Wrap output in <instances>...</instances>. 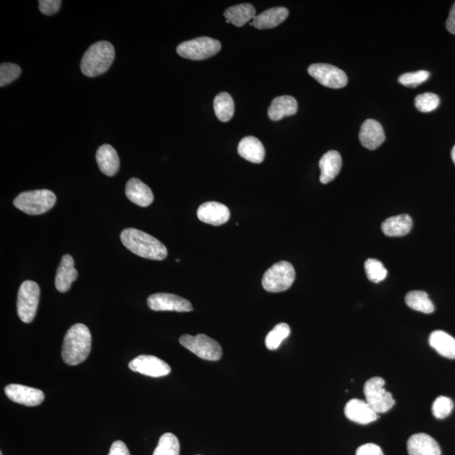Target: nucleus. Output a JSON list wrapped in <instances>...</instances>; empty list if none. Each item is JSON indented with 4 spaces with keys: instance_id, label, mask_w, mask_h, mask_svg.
<instances>
[{
    "instance_id": "nucleus-19",
    "label": "nucleus",
    "mask_w": 455,
    "mask_h": 455,
    "mask_svg": "<svg viewBox=\"0 0 455 455\" xmlns=\"http://www.w3.org/2000/svg\"><path fill=\"white\" fill-rule=\"evenodd\" d=\"M126 196L130 201L140 207H149L154 202L151 189L137 178L129 179L126 185Z\"/></svg>"
},
{
    "instance_id": "nucleus-33",
    "label": "nucleus",
    "mask_w": 455,
    "mask_h": 455,
    "mask_svg": "<svg viewBox=\"0 0 455 455\" xmlns=\"http://www.w3.org/2000/svg\"><path fill=\"white\" fill-rule=\"evenodd\" d=\"M440 102V97L436 94L430 93L417 95L415 99L416 108L421 112H431L436 110Z\"/></svg>"
},
{
    "instance_id": "nucleus-18",
    "label": "nucleus",
    "mask_w": 455,
    "mask_h": 455,
    "mask_svg": "<svg viewBox=\"0 0 455 455\" xmlns=\"http://www.w3.org/2000/svg\"><path fill=\"white\" fill-rule=\"evenodd\" d=\"M409 455H441L437 442L426 433H417L409 438L407 442Z\"/></svg>"
},
{
    "instance_id": "nucleus-11",
    "label": "nucleus",
    "mask_w": 455,
    "mask_h": 455,
    "mask_svg": "<svg viewBox=\"0 0 455 455\" xmlns=\"http://www.w3.org/2000/svg\"><path fill=\"white\" fill-rule=\"evenodd\" d=\"M129 369L133 372L158 378L166 376L171 372L168 363L151 355H140L129 362Z\"/></svg>"
},
{
    "instance_id": "nucleus-6",
    "label": "nucleus",
    "mask_w": 455,
    "mask_h": 455,
    "mask_svg": "<svg viewBox=\"0 0 455 455\" xmlns=\"http://www.w3.org/2000/svg\"><path fill=\"white\" fill-rule=\"evenodd\" d=\"M221 43L211 37H198L179 44L177 52L179 56L191 60H204L216 55L220 51Z\"/></svg>"
},
{
    "instance_id": "nucleus-16",
    "label": "nucleus",
    "mask_w": 455,
    "mask_h": 455,
    "mask_svg": "<svg viewBox=\"0 0 455 455\" xmlns=\"http://www.w3.org/2000/svg\"><path fill=\"white\" fill-rule=\"evenodd\" d=\"M345 415L353 423L365 425L374 423L379 417L378 413L368 403L358 399L351 400L346 403Z\"/></svg>"
},
{
    "instance_id": "nucleus-25",
    "label": "nucleus",
    "mask_w": 455,
    "mask_h": 455,
    "mask_svg": "<svg viewBox=\"0 0 455 455\" xmlns=\"http://www.w3.org/2000/svg\"><path fill=\"white\" fill-rule=\"evenodd\" d=\"M381 228L387 236L402 237L407 236L412 231V219L408 215L391 217L383 221Z\"/></svg>"
},
{
    "instance_id": "nucleus-3",
    "label": "nucleus",
    "mask_w": 455,
    "mask_h": 455,
    "mask_svg": "<svg viewBox=\"0 0 455 455\" xmlns=\"http://www.w3.org/2000/svg\"><path fill=\"white\" fill-rule=\"evenodd\" d=\"M114 58V46L109 41H98L83 54L81 64L82 73L87 77L99 76L110 69Z\"/></svg>"
},
{
    "instance_id": "nucleus-29",
    "label": "nucleus",
    "mask_w": 455,
    "mask_h": 455,
    "mask_svg": "<svg viewBox=\"0 0 455 455\" xmlns=\"http://www.w3.org/2000/svg\"><path fill=\"white\" fill-rule=\"evenodd\" d=\"M406 303L407 306L412 310L424 313V314H431L435 308L428 294L424 291L409 292L406 296Z\"/></svg>"
},
{
    "instance_id": "nucleus-26",
    "label": "nucleus",
    "mask_w": 455,
    "mask_h": 455,
    "mask_svg": "<svg viewBox=\"0 0 455 455\" xmlns=\"http://www.w3.org/2000/svg\"><path fill=\"white\" fill-rule=\"evenodd\" d=\"M429 344L442 357L455 358V339L442 331L433 332L429 337Z\"/></svg>"
},
{
    "instance_id": "nucleus-37",
    "label": "nucleus",
    "mask_w": 455,
    "mask_h": 455,
    "mask_svg": "<svg viewBox=\"0 0 455 455\" xmlns=\"http://www.w3.org/2000/svg\"><path fill=\"white\" fill-rule=\"evenodd\" d=\"M39 9L46 15H52L60 11L62 1L60 0H40Z\"/></svg>"
},
{
    "instance_id": "nucleus-30",
    "label": "nucleus",
    "mask_w": 455,
    "mask_h": 455,
    "mask_svg": "<svg viewBox=\"0 0 455 455\" xmlns=\"http://www.w3.org/2000/svg\"><path fill=\"white\" fill-rule=\"evenodd\" d=\"M153 455H179V442L173 433L163 434Z\"/></svg>"
},
{
    "instance_id": "nucleus-31",
    "label": "nucleus",
    "mask_w": 455,
    "mask_h": 455,
    "mask_svg": "<svg viewBox=\"0 0 455 455\" xmlns=\"http://www.w3.org/2000/svg\"><path fill=\"white\" fill-rule=\"evenodd\" d=\"M291 330L290 325L286 323H280L276 325L267 334L265 344L269 350H276L280 346L282 342L290 337Z\"/></svg>"
},
{
    "instance_id": "nucleus-14",
    "label": "nucleus",
    "mask_w": 455,
    "mask_h": 455,
    "mask_svg": "<svg viewBox=\"0 0 455 455\" xmlns=\"http://www.w3.org/2000/svg\"><path fill=\"white\" fill-rule=\"evenodd\" d=\"M200 221L214 226H220L227 223L231 218V212L224 204L217 202H208L202 204L198 210Z\"/></svg>"
},
{
    "instance_id": "nucleus-8",
    "label": "nucleus",
    "mask_w": 455,
    "mask_h": 455,
    "mask_svg": "<svg viewBox=\"0 0 455 455\" xmlns=\"http://www.w3.org/2000/svg\"><path fill=\"white\" fill-rule=\"evenodd\" d=\"M385 379L381 377H373L365 383L363 388L366 402L378 414L390 411L395 403L393 396L385 389Z\"/></svg>"
},
{
    "instance_id": "nucleus-21",
    "label": "nucleus",
    "mask_w": 455,
    "mask_h": 455,
    "mask_svg": "<svg viewBox=\"0 0 455 455\" xmlns=\"http://www.w3.org/2000/svg\"><path fill=\"white\" fill-rule=\"evenodd\" d=\"M289 14V11L285 7L271 8V9L257 15L250 23V26L260 29V30L274 28L285 22Z\"/></svg>"
},
{
    "instance_id": "nucleus-12",
    "label": "nucleus",
    "mask_w": 455,
    "mask_h": 455,
    "mask_svg": "<svg viewBox=\"0 0 455 455\" xmlns=\"http://www.w3.org/2000/svg\"><path fill=\"white\" fill-rule=\"evenodd\" d=\"M148 306L154 311L191 312L193 306L186 299L172 294L158 293L150 295Z\"/></svg>"
},
{
    "instance_id": "nucleus-23",
    "label": "nucleus",
    "mask_w": 455,
    "mask_h": 455,
    "mask_svg": "<svg viewBox=\"0 0 455 455\" xmlns=\"http://www.w3.org/2000/svg\"><path fill=\"white\" fill-rule=\"evenodd\" d=\"M238 153L245 160L254 164H261L265 158V149L262 142L252 136L245 137L240 142Z\"/></svg>"
},
{
    "instance_id": "nucleus-20",
    "label": "nucleus",
    "mask_w": 455,
    "mask_h": 455,
    "mask_svg": "<svg viewBox=\"0 0 455 455\" xmlns=\"http://www.w3.org/2000/svg\"><path fill=\"white\" fill-rule=\"evenodd\" d=\"M342 165L341 156L336 150H331L321 157L319 162L320 169V181L323 184H327L335 179L340 173Z\"/></svg>"
},
{
    "instance_id": "nucleus-40",
    "label": "nucleus",
    "mask_w": 455,
    "mask_h": 455,
    "mask_svg": "<svg viewBox=\"0 0 455 455\" xmlns=\"http://www.w3.org/2000/svg\"><path fill=\"white\" fill-rule=\"evenodd\" d=\"M446 28L451 34L455 35V3L449 11V18L446 22Z\"/></svg>"
},
{
    "instance_id": "nucleus-15",
    "label": "nucleus",
    "mask_w": 455,
    "mask_h": 455,
    "mask_svg": "<svg viewBox=\"0 0 455 455\" xmlns=\"http://www.w3.org/2000/svg\"><path fill=\"white\" fill-rule=\"evenodd\" d=\"M359 140L363 147L369 150L377 149L386 141L381 124L373 119L366 120L359 132Z\"/></svg>"
},
{
    "instance_id": "nucleus-9",
    "label": "nucleus",
    "mask_w": 455,
    "mask_h": 455,
    "mask_svg": "<svg viewBox=\"0 0 455 455\" xmlns=\"http://www.w3.org/2000/svg\"><path fill=\"white\" fill-rule=\"evenodd\" d=\"M40 298V287L34 281H25L20 287L18 298V313L24 323L34 320Z\"/></svg>"
},
{
    "instance_id": "nucleus-39",
    "label": "nucleus",
    "mask_w": 455,
    "mask_h": 455,
    "mask_svg": "<svg viewBox=\"0 0 455 455\" xmlns=\"http://www.w3.org/2000/svg\"><path fill=\"white\" fill-rule=\"evenodd\" d=\"M108 455H131L126 444L122 441H116L111 444Z\"/></svg>"
},
{
    "instance_id": "nucleus-7",
    "label": "nucleus",
    "mask_w": 455,
    "mask_h": 455,
    "mask_svg": "<svg viewBox=\"0 0 455 455\" xmlns=\"http://www.w3.org/2000/svg\"><path fill=\"white\" fill-rule=\"evenodd\" d=\"M179 344L204 360L219 361L223 355L219 342L204 334L194 337L183 335L179 338Z\"/></svg>"
},
{
    "instance_id": "nucleus-22",
    "label": "nucleus",
    "mask_w": 455,
    "mask_h": 455,
    "mask_svg": "<svg viewBox=\"0 0 455 455\" xmlns=\"http://www.w3.org/2000/svg\"><path fill=\"white\" fill-rule=\"evenodd\" d=\"M97 162L100 170L107 177H114L120 167V160L116 149L109 144H104L97 150Z\"/></svg>"
},
{
    "instance_id": "nucleus-38",
    "label": "nucleus",
    "mask_w": 455,
    "mask_h": 455,
    "mask_svg": "<svg viewBox=\"0 0 455 455\" xmlns=\"http://www.w3.org/2000/svg\"><path fill=\"white\" fill-rule=\"evenodd\" d=\"M356 455H383L381 447L374 444H363L357 449Z\"/></svg>"
},
{
    "instance_id": "nucleus-5",
    "label": "nucleus",
    "mask_w": 455,
    "mask_h": 455,
    "mask_svg": "<svg viewBox=\"0 0 455 455\" xmlns=\"http://www.w3.org/2000/svg\"><path fill=\"white\" fill-rule=\"evenodd\" d=\"M295 270L291 263L281 261L271 266L262 278V287L269 293H281L293 285Z\"/></svg>"
},
{
    "instance_id": "nucleus-35",
    "label": "nucleus",
    "mask_w": 455,
    "mask_h": 455,
    "mask_svg": "<svg viewBox=\"0 0 455 455\" xmlns=\"http://www.w3.org/2000/svg\"><path fill=\"white\" fill-rule=\"evenodd\" d=\"M453 408L452 400L446 396H440L433 404V414L437 419H444L452 412Z\"/></svg>"
},
{
    "instance_id": "nucleus-36",
    "label": "nucleus",
    "mask_w": 455,
    "mask_h": 455,
    "mask_svg": "<svg viewBox=\"0 0 455 455\" xmlns=\"http://www.w3.org/2000/svg\"><path fill=\"white\" fill-rule=\"evenodd\" d=\"M429 77L430 73L428 71L420 70L414 73H407L400 75L398 81L405 86L415 88L427 81Z\"/></svg>"
},
{
    "instance_id": "nucleus-2",
    "label": "nucleus",
    "mask_w": 455,
    "mask_h": 455,
    "mask_svg": "<svg viewBox=\"0 0 455 455\" xmlns=\"http://www.w3.org/2000/svg\"><path fill=\"white\" fill-rule=\"evenodd\" d=\"M91 334L83 324H75L67 332L62 348V358L67 365L75 366L83 362L91 351Z\"/></svg>"
},
{
    "instance_id": "nucleus-42",
    "label": "nucleus",
    "mask_w": 455,
    "mask_h": 455,
    "mask_svg": "<svg viewBox=\"0 0 455 455\" xmlns=\"http://www.w3.org/2000/svg\"><path fill=\"white\" fill-rule=\"evenodd\" d=\"M0 455H3V452H2V451H1V453H0Z\"/></svg>"
},
{
    "instance_id": "nucleus-24",
    "label": "nucleus",
    "mask_w": 455,
    "mask_h": 455,
    "mask_svg": "<svg viewBox=\"0 0 455 455\" xmlns=\"http://www.w3.org/2000/svg\"><path fill=\"white\" fill-rule=\"evenodd\" d=\"M298 111L297 101L290 95H283L271 102L269 109V118L273 121L282 120L285 116L296 114Z\"/></svg>"
},
{
    "instance_id": "nucleus-17",
    "label": "nucleus",
    "mask_w": 455,
    "mask_h": 455,
    "mask_svg": "<svg viewBox=\"0 0 455 455\" xmlns=\"http://www.w3.org/2000/svg\"><path fill=\"white\" fill-rule=\"evenodd\" d=\"M77 278L78 271L74 269L73 257L70 254H64L57 270L55 278L57 290L60 293H66L70 290L71 285Z\"/></svg>"
},
{
    "instance_id": "nucleus-41",
    "label": "nucleus",
    "mask_w": 455,
    "mask_h": 455,
    "mask_svg": "<svg viewBox=\"0 0 455 455\" xmlns=\"http://www.w3.org/2000/svg\"><path fill=\"white\" fill-rule=\"evenodd\" d=\"M451 158H452L453 162L455 165V145L454 146L452 151H451Z\"/></svg>"
},
{
    "instance_id": "nucleus-4",
    "label": "nucleus",
    "mask_w": 455,
    "mask_h": 455,
    "mask_svg": "<svg viewBox=\"0 0 455 455\" xmlns=\"http://www.w3.org/2000/svg\"><path fill=\"white\" fill-rule=\"evenodd\" d=\"M56 200V196L52 191H29L18 196L14 200V205L25 214L40 215L52 210L55 205Z\"/></svg>"
},
{
    "instance_id": "nucleus-28",
    "label": "nucleus",
    "mask_w": 455,
    "mask_h": 455,
    "mask_svg": "<svg viewBox=\"0 0 455 455\" xmlns=\"http://www.w3.org/2000/svg\"><path fill=\"white\" fill-rule=\"evenodd\" d=\"M214 107L217 118L221 122H229L235 114V103L231 95L222 93L217 95L215 99Z\"/></svg>"
},
{
    "instance_id": "nucleus-10",
    "label": "nucleus",
    "mask_w": 455,
    "mask_h": 455,
    "mask_svg": "<svg viewBox=\"0 0 455 455\" xmlns=\"http://www.w3.org/2000/svg\"><path fill=\"white\" fill-rule=\"evenodd\" d=\"M308 72L321 85L332 89H341L348 83L344 71L331 64H314L308 67Z\"/></svg>"
},
{
    "instance_id": "nucleus-1",
    "label": "nucleus",
    "mask_w": 455,
    "mask_h": 455,
    "mask_svg": "<svg viewBox=\"0 0 455 455\" xmlns=\"http://www.w3.org/2000/svg\"><path fill=\"white\" fill-rule=\"evenodd\" d=\"M121 241L130 252L149 260L163 261L168 252L156 238L140 229L128 228L121 233Z\"/></svg>"
},
{
    "instance_id": "nucleus-13",
    "label": "nucleus",
    "mask_w": 455,
    "mask_h": 455,
    "mask_svg": "<svg viewBox=\"0 0 455 455\" xmlns=\"http://www.w3.org/2000/svg\"><path fill=\"white\" fill-rule=\"evenodd\" d=\"M5 393L12 402L27 407L39 406L45 400V395L41 390L18 383L7 386Z\"/></svg>"
},
{
    "instance_id": "nucleus-27",
    "label": "nucleus",
    "mask_w": 455,
    "mask_h": 455,
    "mask_svg": "<svg viewBox=\"0 0 455 455\" xmlns=\"http://www.w3.org/2000/svg\"><path fill=\"white\" fill-rule=\"evenodd\" d=\"M256 10L250 4H241L229 8L224 11V18L228 23H232L236 27H243L244 25L256 18Z\"/></svg>"
},
{
    "instance_id": "nucleus-32",
    "label": "nucleus",
    "mask_w": 455,
    "mask_h": 455,
    "mask_svg": "<svg viewBox=\"0 0 455 455\" xmlns=\"http://www.w3.org/2000/svg\"><path fill=\"white\" fill-rule=\"evenodd\" d=\"M365 271L367 277L373 283H381L385 280L387 276V270L381 262L376 259H368L365 262Z\"/></svg>"
},
{
    "instance_id": "nucleus-34",
    "label": "nucleus",
    "mask_w": 455,
    "mask_h": 455,
    "mask_svg": "<svg viewBox=\"0 0 455 455\" xmlns=\"http://www.w3.org/2000/svg\"><path fill=\"white\" fill-rule=\"evenodd\" d=\"M22 74V69L18 64H2L0 66V86L4 87L18 79Z\"/></svg>"
}]
</instances>
